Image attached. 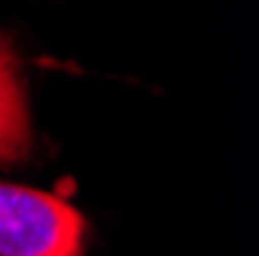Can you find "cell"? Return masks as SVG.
<instances>
[{
    "label": "cell",
    "mask_w": 259,
    "mask_h": 256,
    "mask_svg": "<svg viewBox=\"0 0 259 256\" xmlns=\"http://www.w3.org/2000/svg\"><path fill=\"white\" fill-rule=\"evenodd\" d=\"M31 154V117L22 62L7 34H0V167L22 164Z\"/></svg>",
    "instance_id": "cell-2"
},
{
    "label": "cell",
    "mask_w": 259,
    "mask_h": 256,
    "mask_svg": "<svg viewBox=\"0 0 259 256\" xmlns=\"http://www.w3.org/2000/svg\"><path fill=\"white\" fill-rule=\"evenodd\" d=\"M90 222L53 191L0 182V256H83Z\"/></svg>",
    "instance_id": "cell-1"
}]
</instances>
